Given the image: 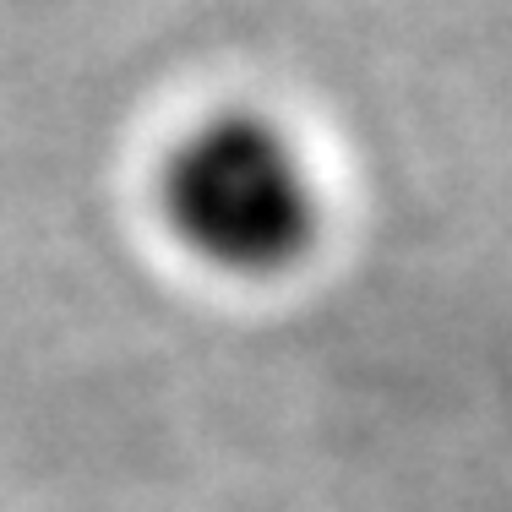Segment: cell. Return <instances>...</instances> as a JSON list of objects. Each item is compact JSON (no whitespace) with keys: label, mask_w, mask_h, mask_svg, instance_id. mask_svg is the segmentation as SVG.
Masks as SVG:
<instances>
[{"label":"cell","mask_w":512,"mask_h":512,"mask_svg":"<svg viewBox=\"0 0 512 512\" xmlns=\"http://www.w3.org/2000/svg\"><path fill=\"white\" fill-rule=\"evenodd\" d=\"M169 235L229 278H267L295 267L316 240L311 164L262 115H213L169 148L158 175Z\"/></svg>","instance_id":"1"}]
</instances>
